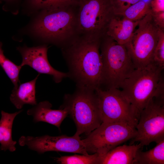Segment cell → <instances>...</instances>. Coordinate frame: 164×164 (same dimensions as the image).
<instances>
[{
  "label": "cell",
  "mask_w": 164,
  "mask_h": 164,
  "mask_svg": "<svg viewBox=\"0 0 164 164\" xmlns=\"http://www.w3.org/2000/svg\"><path fill=\"white\" fill-rule=\"evenodd\" d=\"M100 38L86 35L73 41L64 53L69 77L77 87L95 90L101 87L102 63L99 49Z\"/></svg>",
  "instance_id": "1"
},
{
  "label": "cell",
  "mask_w": 164,
  "mask_h": 164,
  "mask_svg": "<svg viewBox=\"0 0 164 164\" xmlns=\"http://www.w3.org/2000/svg\"><path fill=\"white\" fill-rule=\"evenodd\" d=\"M164 68L153 61L135 69L122 84V94L139 116L153 98H164Z\"/></svg>",
  "instance_id": "2"
},
{
  "label": "cell",
  "mask_w": 164,
  "mask_h": 164,
  "mask_svg": "<svg viewBox=\"0 0 164 164\" xmlns=\"http://www.w3.org/2000/svg\"><path fill=\"white\" fill-rule=\"evenodd\" d=\"M101 47L102 63L101 84L100 88L120 89L124 81L136 69L125 45L107 36Z\"/></svg>",
  "instance_id": "3"
},
{
  "label": "cell",
  "mask_w": 164,
  "mask_h": 164,
  "mask_svg": "<svg viewBox=\"0 0 164 164\" xmlns=\"http://www.w3.org/2000/svg\"><path fill=\"white\" fill-rule=\"evenodd\" d=\"M60 108L67 109L77 128L75 135H88L102 123L95 90L77 87L66 94Z\"/></svg>",
  "instance_id": "4"
},
{
  "label": "cell",
  "mask_w": 164,
  "mask_h": 164,
  "mask_svg": "<svg viewBox=\"0 0 164 164\" xmlns=\"http://www.w3.org/2000/svg\"><path fill=\"white\" fill-rule=\"evenodd\" d=\"M76 28V16L69 7L43 10L32 29L44 39L60 42L72 36Z\"/></svg>",
  "instance_id": "5"
},
{
  "label": "cell",
  "mask_w": 164,
  "mask_h": 164,
  "mask_svg": "<svg viewBox=\"0 0 164 164\" xmlns=\"http://www.w3.org/2000/svg\"><path fill=\"white\" fill-rule=\"evenodd\" d=\"M159 29L150 10L139 20L130 40L125 45L136 69L144 67L153 61Z\"/></svg>",
  "instance_id": "6"
},
{
  "label": "cell",
  "mask_w": 164,
  "mask_h": 164,
  "mask_svg": "<svg viewBox=\"0 0 164 164\" xmlns=\"http://www.w3.org/2000/svg\"><path fill=\"white\" fill-rule=\"evenodd\" d=\"M134 126L120 122H102L82 140L87 152L104 154L120 144L135 137Z\"/></svg>",
  "instance_id": "7"
},
{
  "label": "cell",
  "mask_w": 164,
  "mask_h": 164,
  "mask_svg": "<svg viewBox=\"0 0 164 164\" xmlns=\"http://www.w3.org/2000/svg\"><path fill=\"white\" fill-rule=\"evenodd\" d=\"M102 122H120L135 127L139 116L119 89L95 90Z\"/></svg>",
  "instance_id": "8"
},
{
  "label": "cell",
  "mask_w": 164,
  "mask_h": 164,
  "mask_svg": "<svg viewBox=\"0 0 164 164\" xmlns=\"http://www.w3.org/2000/svg\"><path fill=\"white\" fill-rule=\"evenodd\" d=\"M77 28L86 35L101 38L115 15L111 0H80Z\"/></svg>",
  "instance_id": "9"
},
{
  "label": "cell",
  "mask_w": 164,
  "mask_h": 164,
  "mask_svg": "<svg viewBox=\"0 0 164 164\" xmlns=\"http://www.w3.org/2000/svg\"><path fill=\"white\" fill-rule=\"evenodd\" d=\"M137 134L130 145L139 142L142 147L164 139V99L154 97L140 112L135 127Z\"/></svg>",
  "instance_id": "10"
},
{
  "label": "cell",
  "mask_w": 164,
  "mask_h": 164,
  "mask_svg": "<svg viewBox=\"0 0 164 164\" xmlns=\"http://www.w3.org/2000/svg\"><path fill=\"white\" fill-rule=\"evenodd\" d=\"M19 143L20 146H27L39 154L57 151L89 155L80 135L75 134L72 136L66 135L55 136L46 135L35 137L22 136L19 140Z\"/></svg>",
  "instance_id": "11"
},
{
  "label": "cell",
  "mask_w": 164,
  "mask_h": 164,
  "mask_svg": "<svg viewBox=\"0 0 164 164\" xmlns=\"http://www.w3.org/2000/svg\"><path fill=\"white\" fill-rule=\"evenodd\" d=\"M17 50L20 53L22 58L20 65L22 67L28 65L39 73L50 75L56 83H59L64 78L69 77L68 73H64L54 68L50 63L47 58V47L45 45L28 47H19Z\"/></svg>",
  "instance_id": "12"
},
{
  "label": "cell",
  "mask_w": 164,
  "mask_h": 164,
  "mask_svg": "<svg viewBox=\"0 0 164 164\" xmlns=\"http://www.w3.org/2000/svg\"><path fill=\"white\" fill-rule=\"evenodd\" d=\"M52 104L48 101L39 102L27 111L28 115L32 116L35 123L44 122L53 125L60 130V125L68 115L65 108L58 110L51 109Z\"/></svg>",
  "instance_id": "13"
},
{
  "label": "cell",
  "mask_w": 164,
  "mask_h": 164,
  "mask_svg": "<svg viewBox=\"0 0 164 164\" xmlns=\"http://www.w3.org/2000/svg\"><path fill=\"white\" fill-rule=\"evenodd\" d=\"M139 20L133 21L123 17L120 19L115 15L108 24L106 35L118 43L125 45L130 40Z\"/></svg>",
  "instance_id": "14"
},
{
  "label": "cell",
  "mask_w": 164,
  "mask_h": 164,
  "mask_svg": "<svg viewBox=\"0 0 164 164\" xmlns=\"http://www.w3.org/2000/svg\"><path fill=\"white\" fill-rule=\"evenodd\" d=\"M140 143L118 146L107 153L99 155L98 164H133Z\"/></svg>",
  "instance_id": "15"
},
{
  "label": "cell",
  "mask_w": 164,
  "mask_h": 164,
  "mask_svg": "<svg viewBox=\"0 0 164 164\" xmlns=\"http://www.w3.org/2000/svg\"><path fill=\"white\" fill-rule=\"evenodd\" d=\"M39 75L32 80L20 84L16 88L13 89L10 99L16 108L21 109L25 104H37L36 84Z\"/></svg>",
  "instance_id": "16"
},
{
  "label": "cell",
  "mask_w": 164,
  "mask_h": 164,
  "mask_svg": "<svg viewBox=\"0 0 164 164\" xmlns=\"http://www.w3.org/2000/svg\"><path fill=\"white\" fill-rule=\"evenodd\" d=\"M22 111L21 110L14 113H9L2 111L0 120V149L2 150H8L11 152L15 150L17 142L12 139V125L15 118Z\"/></svg>",
  "instance_id": "17"
},
{
  "label": "cell",
  "mask_w": 164,
  "mask_h": 164,
  "mask_svg": "<svg viewBox=\"0 0 164 164\" xmlns=\"http://www.w3.org/2000/svg\"><path fill=\"white\" fill-rule=\"evenodd\" d=\"M153 148L145 152L138 150L133 164H164V139Z\"/></svg>",
  "instance_id": "18"
},
{
  "label": "cell",
  "mask_w": 164,
  "mask_h": 164,
  "mask_svg": "<svg viewBox=\"0 0 164 164\" xmlns=\"http://www.w3.org/2000/svg\"><path fill=\"white\" fill-rule=\"evenodd\" d=\"M2 46V43L0 42V66L12 83L14 88H16L20 83L19 75L22 67L16 65L5 56Z\"/></svg>",
  "instance_id": "19"
},
{
  "label": "cell",
  "mask_w": 164,
  "mask_h": 164,
  "mask_svg": "<svg viewBox=\"0 0 164 164\" xmlns=\"http://www.w3.org/2000/svg\"><path fill=\"white\" fill-rule=\"evenodd\" d=\"M150 10L149 3L139 0L129 7L120 15L130 20L136 21L142 19Z\"/></svg>",
  "instance_id": "20"
},
{
  "label": "cell",
  "mask_w": 164,
  "mask_h": 164,
  "mask_svg": "<svg viewBox=\"0 0 164 164\" xmlns=\"http://www.w3.org/2000/svg\"><path fill=\"white\" fill-rule=\"evenodd\" d=\"M99 156L96 153L88 155L75 154L56 158L55 160L60 164H98Z\"/></svg>",
  "instance_id": "21"
},
{
  "label": "cell",
  "mask_w": 164,
  "mask_h": 164,
  "mask_svg": "<svg viewBox=\"0 0 164 164\" xmlns=\"http://www.w3.org/2000/svg\"><path fill=\"white\" fill-rule=\"evenodd\" d=\"M80 0H30L31 4L34 7L50 9L70 7L79 4Z\"/></svg>",
  "instance_id": "22"
},
{
  "label": "cell",
  "mask_w": 164,
  "mask_h": 164,
  "mask_svg": "<svg viewBox=\"0 0 164 164\" xmlns=\"http://www.w3.org/2000/svg\"><path fill=\"white\" fill-rule=\"evenodd\" d=\"M159 28L158 40L155 48L153 61L159 65L164 67V31Z\"/></svg>",
  "instance_id": "23"
},
{
  "label": "cell",
  "mask_w": 164,
  "mask_h": 164,
  "mask_svg": "<svg viewBox=\"0 0 164 164\" xmlns=\"http://www.w3.org/2000/svg\"><path fill=\"white\" fill-rule=\"evenodd\" d=\"M139 0H111L113 10L115 15H120L127 8Z\"/></svg>",
  "instance_id": "24"
},
{
  "label": "cell",
  "mask_w": 164,
  "mask_h": 164,
  "mask_svg": "<svg viewBox=\"0 0 164 164\" xmlns=\"http://www.w3.org/2000/svg\"><path fill=\"white\" fill-rule=\"evenodd\" d=\"M151 13L155 25L159 28L164 30V12L157 13H152L151 12Z\"/></svg>",
  "instance_id": "25"
},
{
  "label": "cell",
  "mask_w": 164,
  "mask_h": 164,
  "mask_svg": "<svg viewBox=\"0 0 164 164\" xmlns=\"http://www.w3.org/2000/svg\"><path fill=\"white\" fill-rule=\"evenodd\" d=\"M150 5L152 13L164 12V0H152Z\"/></svg>",
  "instance_id": "26"
},
{
  "label": "cell",
  "mask_w": 164,
  "mask_h": 164,
  "mask_svg": "<svg viewBox=\"0 0 164 164\" xmlns=\"http://www.w3.org/2000/svg\"><path fill=\"white\" fill-rule=\"evenodd\" d=\"M8 0H0V1H8Z\"/></svg>",
  "instance_id": "27"
}]
</instances>
